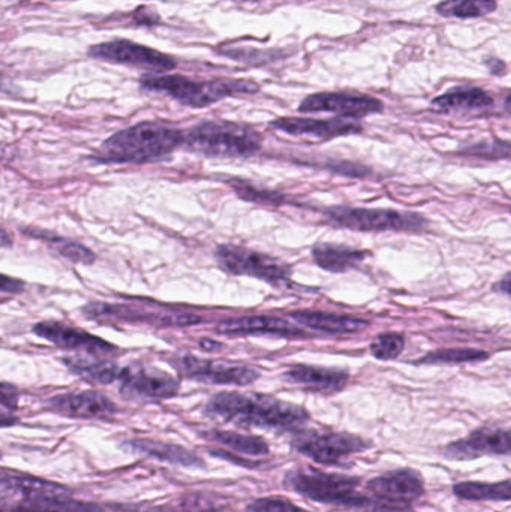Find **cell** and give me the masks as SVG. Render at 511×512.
Here are the masks:
<instances>
[{"label":"cell","mask_w":511,"mask_h":512,"mask_svg":"<svg viewBox=\"0 0 511 512\" xmlns=\"http://www.w3.org/2000/svg\"><path fill=\"white\" fill-rule=\"evenodd\" d=\"M204 415L212 420L243 427L297 432L311 420L303 406L258 393L222 391L210 397Z\"/></svg>","instance_id":"6da1fadb"},{"label":"cell","mask_w":511,"mask_h":512,"mask_svg":"<svg viewBox=\"0 0 511 512\" xmlns=\"http://www.w3.org/2000/svg\"><path fill=\"white\" fill-rule=\"evenodd\" d=\"M285 489L320 504L335 505L359 512H413L410 508L392 507L371 495L360 492L362 480L342 474H329L315 468L291 469L284 477Z\"/></svg>","instance_id":"7a4b0ae2"},{"label":"cell","mask_w":511,"mask_h":512,"mask_svg":"<svg viewBox=\"0 0 511 512\" xmlns=\"http://www.w3.org/2000/svg\"><path fill=\"white\" fill-rule=\"evenodd\" d=\"M185 143V132L161 123L144 122L111 135L96 150L95 161L105 164H144L164 161Z\"/></svg>","instance_id":"3957f363"},{"label":"cell","mask_w":511,"mask_h":512,"mask_svg":"<svg viewBox=\"0 0 511 512\" xmlns=\"http://www.w3.org/2000/svg\"><path fill=\"white\" fill-rule=\"evenodd\" d=\"M0 512H105L92 502L78 501L68 487L3 469Z\"/></svg>","instance_id":"277c9868"},{"label":"cell","mask_w":511,"mask_h":512,"mask_svg":"<svg viewBox=\"0 0 511 512\" xmlns=\"http://www.w3.org/2000/svg\"><path fill=\"white\" fill-rule=\"evenodd\" d=\"M183 146L206 158L239 159L257 155L263 138L255 129L230 122H203L185 132Z\"/></svg>","instance_id":"5b68a950"},{"label":"cell","mask_w":511,"mask_h":512,"mask_svg":"<svg viewBox=\"0 0 511 512\" xmlns=\"http://www.w3.org/2000/svg\"><path fill=\"white\" fill-rule=\"evenodd\" d=\"M141 87L150 92L167 93L186 107L203 108L236 95H252L260 87L248 80L197 81L183 75H144Z\"/></svg>","instance_id":"8992f818"},{"label":"cell","mask_w":511,"mask_h":512,"mask_svg":"<svg viewBox=\"0 0 511 512\" xmlns=\"http://www.w3.org/2000/svg\"><path fill=\"white\" fill-rule=\"evenodd\" d=\"M324 218L336 227L360 233H383V231H407L417 233L428 228V219L416 213H401L386 209H357L336 206L324 210Z\"/></svg>","instance_id":"52a82bcc"},{"label":"cell","mask_w":511,"mask_h":512,"mask_svg":"<svg viewBox=\"0 0 511 512\" xmlns=\"http://www.w3.org/2000/svg\"><path fill=\"white\" fill-rule=\"evenodd\" d=\"M291 448L312 462L324 466H339L356 454L371 450V441L345 432L297 430L290 441Z\"/></svg>","instance_id":"ba28073f"},{"label":"cell","mask_w":511,"mask_h":512,"mask_svg":"<svg viewBox=\"0 0 511 512\" xmlns=\"http://www.w3.org/2000/svg\"><path fill=\"white\" fill-rule=\"evenodd\" d=\"M215 255L219 267L233 276L257 277L275 286L290 282V265L273 256L236 245L218 246Z\"/></svg>","instance_id":"9c48e42d"},{"label":"cell","mask_w":511,"mask_h":512,"mask_svg":"<svg viewBox=\"0 0 511 512\" xmlns=\"http://www.w3.org/2000/svg\"><path fill=\"white\" fill-rule=\"evenodd\" d=\"M174 369L192 381L213 385H236L246 387L260 379V370L246 364L230 363L224 360H207L191 354H177L171 357Z\"/></svg>","instance_id":"30bf717a"},{"label":"cell","mask_w":511,"mask_h":512,"mask_svg":"<svg viewBox=\"0 0 511 512\" xmlns=\"http://www.w3.org/2000/svg\"><path fill=\"white\" fill-rule=\"evenodd\" d=\"M119 391L131 400H167L176 397L180 381L164 370L144 364H129L120 369Z\"/></svg>","instance_id":"8fae6325"},{"label":"cell","mask_w":511,"mask_h":512,"mask_svg":"<svg viewBox=\"0 0 511 512\" xmlns=\"http://www.w3.org/2000/svg\"><path fill=\"white\" fill-rule=\"evenodd\" d=\"M366 490L372 498L384 504L410 508L411 504L425 496V478L416 469H393L369 480Z\"/></svg>","instance_id":"7c38bea8"},{"label":"cell","mask_w":511,"mask_h":512,"mask_svg":"<svg viewBox=\"0 0 511 512\" xmlns=\"http://www.w3.org/2000/svg\"><path fill=\"white\" fill-rule=\"evenodd\" d=\"M89 56L105 62L138 66L150 71L165 72L176 68V60L161 51L131 41H111L90 47Z\"/></svg>","instance_id":"4fadbf2b"},{"label":"cell","mask_w":511,"mask_h":512,"mask_svg":"<svg viewBox=\"0 0 511 512\" xmlns=\"http://www.w3.org/2000/svg\"><path fill=\"white\" fill-rule=\"evenodd\" d=\"M485 456L511 457V429L483 427L471 432L467 438L443 448V457L455 462H467Z\"/></svg>","instance_id":"5bb4252c"},{"label":"cell","mask_w":511,"mask_h":512,"mask_svg":"<svg viewBox=\"0 0 511 512\" xmlns=\"http://www.w3.org/2000/svg\"><path fill=\"white\" fill-rule=\"evenodd\" d=\"M45 409L75 420L108 421L117 414L113 400L98 391L59 394L47 400Z\"/></svg>","instance_id":"9a60e30c"},{"label":"cell","mask_w":511,"mask_h":512,"mask_svg":"<svg viewBox=\"0 0 511 512\" xmlns=\"http://www.w3.org/2000/svg\"><path fill=\"white\" fill-rule=\"evenodd\" d=\"M383 110L378 99L350 93H315L303 99L299 107L300 113H335L345 119H360Z\"/></svg>","instance_id":"2e32d148"},{"label":"cell","mask_w":511,"mask_h":512,"mask_svg":"<svg viewBox=\"0 0 511 512\" xmlns=\"http://www.w3.org/2000/svg\"><path fill=\"white\" fill-rule=\"evenodd\" d=\"M33 333L68 351L86 352L92 357H105L116 354L117 348L105 342L101 337L93 336L87 331L63 324V322L45 321L33 325Z\"/></svg>","instance_id":"e0dca14e"},{"label":"cell","mask_w":511,"mask_h":512,"mask_svg":"<svg viewBox=\"0 0 511 512\" xmlns=\"http://www.w3.org/2000/svg\"><path fill=\"white\" fill-rule=\"evenodd\" d=\"M84 315L90 319H117L123 322H144L156 327H189L203 322L197 315H171V313H147L119 304L92 303L84 307Z\"/></svg>","instance_id":"ac0fdd59"},{"label":"cell","mask_w":511,"mask_h":512,"mask_svg":"<svg viewBox=\"0 0 511 512\" xmlns=\"http://www.w3.org/2000/svg\"><path fill=\"white\" fill-rule=\"evenodd\" d=\"M276 131L284 134L294 135V137H312L318 140H332L344 135L359 134L362 132V126L359 122H353L350 119H302V117H281L270 123Z\"/></svg>","instance_id":"d6986e66"},{"label":"cell","mask_w":511,"mask_h":512,"mask_svg":"<svg viewBox=\"0 0 511 512\" xmlns=\"http://www.w3.org/2000/svg\"><path fill=\"white\" fill-rule=\"evenodd\" d=\"M284 381L314 393L335 394L347 387L350 375L345 370L296 364L284 373Z\"/></svg>","instance_id":"ffe728a7"},{"label":"cell","mask_w":511,"mask_h":512,"mask_svg":"<svg viewBox=\"0 0 511 512\" xmlns=\"http://www.w3.org/2000/svg\"><path fill=\"white\" fill-rule=\"evenodd\" d=\"M225 336H245V334H266V336L305 337L306 333L290 322L276 316H246V318L225 319L215 328Z\"/></svg>","instance_id":"44dd1931"},{"label":"cell","mask_w":511,"mask_h":512,"mask_svg":"<svg viewBox=\"0 0 511 512\" xmlns=\"http://www.w3.org/2000/svg\"><path fill=\"white\" fill-rule=\"evenodd\" d=\"M123 450L129 453L141 454L158 462L170 465L183 466V468H204L206 463L194 451L182 445L167 444V442L152 441V439H129L122 444Z\"/></svg>","instance_id":"7402d4cb"},{"label":"cell","mask_w":511,"mask_h":512,"mask_svg":"<svg viewBox=\"0 0 511 512\" xmlns=\"http://www.w3.org/2000/svg\"><path fill=\"white\" fill-rule=\"evenodd\" d=\"M294 321L311 330L323 331L329 334L360 333L369 327L365 319L353 318L348 315H335V313L317 312V310H297L291 313Z\"/></svg>","instance_id":"603a6c76"},{"label":"cell","mask_w":511,"mask_h":512,"mask_svg":"<svg viewBox=\"0 0 511 512\" xmlns=\"http://www.w3.org/2000/svg\"><path fill=\"white\" fill-rule=\"evenodd\" d=\"M492 105L494 99L491 95L477 87H458L432 101V108L440 113H477L488 110Z\"/></svg>","instance_id":"cb8c5ba5"},{"label":"cell","mask_w":511,"mask_h":512,"mask_svg":"<svg viewBox=\"0 0 511 512\" xmlns=\"http://www.w3.org/2000/svg\"><path fill=\"white\" fill-rule=\"evenodd\" d=\"M371 252L359 251L344 245H332V243H318L312 248V258L315 264L330 273H344L359 267Z\"/></svg>","instance_id":"d4e9b609"},{"label":"cell","mask_w":511,"mask_h":512,"mask_svg":"<svg viewBox=\"0 0 511 512\" xmlns=\"http://www.w3.org/2000/svg\"><path fill=\"white\" fill-rule=\"evenodd\" d=\"M65 366L75 375L92 384H113L119 378L120 367L101 357H65Z\"/></svg>","instance_id":"484cf974"},{"label":"cell","mask_w":511,"mask_h":512,"mask_svg":"<svg viewBox=\"0 0 511 512\" xmlns=\"http://www.w3.org/2000/svg\"><path fill=\"white\" fill-rule=\"evenodd\" d=\"M207 441L222 445L234 453L249 457L269 456L270 447L263 438L254 435H242V433L230 432V430H209L201 433Z\"/></svg>","instance_id":"4316f807"},{"label":"cell","mask_w":511,"mask_h":512,"mask_svg":"<svg viewBox=\"0 0 511 512\" xmlns=\"http://www.w3.org/2000/svg\"><path fill=\"white\" fill-rule=\"evenodd\" d=\"M23 234L32 237V239L42 240L50 246L54 254L75 262V264L92 265L96 261V255L81 243L74 240L65 239V237L56 236L48 231L38 230V228H26Z\"/></svg>","instance_id":"83f0119b"},{"label":"cell","mask_w":511,"mask_h":512,"mask_svg":"<svg viewBox=\"0 0 511 512\" xmlns=\"http://www.w3.org/2000/svg\"><path fill=\"white\" fill-rule=\"evenodd\" d=\"M453 495L462 501L470 502H510L511 480L500 483L464 481L453 486Z\"/></svg>","instance_id":"f1b7e54d"},{"label":"cell","mask_w":511,"mask_h":512,"mask_svg":"<svg viewBox=\"0 0 511 512\" xmlns=\"http://www.w3.org/2000/svg\"><path fill=\"white\" fill-rule=\"evenodd\" d=\"M497 9V0H446L437 6L438 14L452 18H477Z\"/></svg>","instance_id":"f546056e"},{"label":"cell","mask_w":511,"mask_h":512,"mask_svg":"<svg viewBox=\"0 0 511 512\" xmlns=\"http://www.w3.org/2000/svg\"><path fill=\"white\" fill-rule=\"evenodd\" d=\"M488 352L480 349H440V351L429 352L425 357L417 360V364H462L483 361L488 358Z\"/></svg>","instance_id":"4dcf8cb0"},{"label":"cell","mask_w":511,"mask_h":512,"mask_svg":"<svg viewBox=\"0 0 511 512\" xmlns=\"http://www.w3.org/2000/svg\"><path fill=\"white\" fill-rule=\"evenodd\" d=\"M227 507L228 499L218 493H189L179 501V510L182 512H221Z\"/></svg>","instance_id":"1f68e13d"},{"label":"cell","mask_w":511,"mask_h":512,"mask_svg":"<svg viewBox=\"0 0 511 512\" xmlns=\"http://www.w3.org/2000/svg\"><path fill=\"white\" fill-rule=\"evenodd\" d=\"M405 348V337L399 333H384L375 337L371 352L378 360H395Z\"/></svg>","instance_id":"d6a6232c"},{"label":"cell","mask_w":511,"mask_h":512,"mask_svg":"<svg viewBox=\"0 0 511 512\" xmlns=\"http://www.w3.org/2000/svg\"><path fill=\"white\" fill-rule=\"evenodd\" d=\"M234 191L239 198L251 203L266 204V206H281L287 203V198L278 192L266 191V189H257L249 185H233Z\"/></svg>","instance_id":"836d02e7"},{"label":"cell","mask_w":511,"mask_h":512,"mask_svg":"<svg viewBox=\"0 0 511 512\" xmlns=\"http://www.w3.org/2000/svg\"><path fill=\"white\" fill-rule=\"evenodd\" d=\"M461 153L476 156V158L511 159V143H504V141L486 143L483 141V143L474 144V146L461 150Z\"/></svg>","instance_id":"e575fe53"},{"label":"cell","mask_w":511,"mask_h":512,"mask_svg":"<svg viewBox=\"0 0 511 512\" xmlns=\"http://www.w3.org/2000/svg\"><path fill=\"white\" fill-rule=\"evenodd\" d=\"M243 512H309L303 508L297 507L293 502L279 496H269V498L254 499L246 505Z\"/></svg>","instance_id":"d590c367"},{"label":"cell","mask_w":511,"mask_h":512,"mask_svg":"<svg viewBox=\"0 0 511 512\" xmlns=\"http://www.w3.org/2000/svg\"><path fill=\"white\" fill-rule=\"evenodd\" d=\"M18 405V391L14 385L2 384V426L8 427L17 423L12 411L17 409Z\"/></svg>","instance_id":"8d00e7d4"},{"label":"cell","mask_w":511,"mask_h":512,"mask_svg":"<svg viewBox=\"0 0 511 512\" xmlns=\"http://www.w3.org/2000/svg\"><path fill=\"white\" fill-rule=\"evenodd\" d=\"M24 283L20 280L9 279L8 276L2 277V291L9 292V294H18L23 291Z\"/></svg>","instance_id":"74e56055"},{"label":"cell","mask_w":511,"mask_h":512,"mask_svg":"<svg viewBox=\"0 0 511 512\" xmlns=\"http://www.w3.org/2000/svg\"><path fill=\"white\" fill-rule=\"evenodd\" d=\"M495 291L501 292V294L510 295L511 297V271L507 273L500 282L495 283Z\"/></svg>","instance_id":"f35d334b"},{"label":"cell","mask_w":511,"mask_h":512,"mask_svg":"<svg viewBox=\"0 0 511 512\" xmlns=\"http://www.w3.org/2000/svg\"><path fill=\"white\" fill-rule=\"evenodd\" d=\"M201 346L206 349H216L218 348V343H209V340L203 339V342H201Z\"/></svg>","instance_id":"ab89813d"},{"label":"cell","mask_w":511,"mask_h":512,"mask_svg":"<svg viewBox=\"0 0 511 512\" xmlns=\"http://www.w3.org/2000/svg\"><path fill=\"white\" fill-rule=\"evenodd\" d=\"M506 107H507V110H509L511 113V92L509 93V96H507V98H506Z\"/></svg>","instance_id":"60d3db41"},{"label":"cell","mask_w":511,"mask_h":512,"mask_svg":"<svg viewBox=\"0 0 511 512\" xmlns=\"http://www.w3.org/2000/svg\"><path fill=\"white\" fill-rule=\"evenodd\" d=\"M242 2H255V0H242Z\"/></svg>","instance_id":"b9f144b4"}]
</instances>
